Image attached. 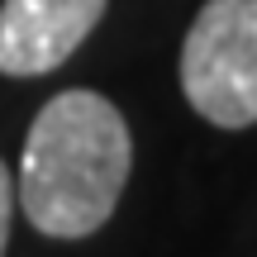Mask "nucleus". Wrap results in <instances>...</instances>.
Instances as JSON below:
<instances>
[{"label":"nucleus","mask_w":257,"mask_h":257,"mask_svg":"<svg viewBox=\"0 0 257 257\" xmlns=\"http://www.w3.org/2000/svg\"><path fill=\"white\" fill-rule=\"evenodd\" d=\"M134 138L100 91H62L34 114L19 157V210L48 238H86L114 214Z\"/></svg>","instance_id":"obj_1"},{"label":"nucleus","mask_w":257,"mask_h":257,"mask_svg":"<svg viewBox=\"0 0 257 257\" xmlns=\"http://www.w3.org/2000/svg\"><path fill=\"white\" fill-rule=\"evenodd\" d=\"M181 91L214 128L257 124V0H205L181 43Z\"/></svg>","instance_id":"obj_2"},{"label":"nucleus","mask_w":257,"mask_h":257,"mask_svg":"<svg viewBox=\"0 0 257 257\" xmlns=\"http://www.w3.org/2000/svg\"><path fill=\"white\" fill-rule=\"evenodd\" d=\"M110 0H0V76H43L91 38Z\"/></svg>","instance_id":"obj_3"},{"label":"nucleus","mask_w":257,"mask_h":257,"mask_svg":"<svg viewBox=\"0 0 257 257\" xmlns=\"http://www.w3.org/2000/svg\"><path fill=\"white\" fill-rule=\"evenodd\" d=\"M10 219H15V176H10L5 157H0V257L10 248Z\"/></svg>","instance_id":"obj_4"}]
</instances>
